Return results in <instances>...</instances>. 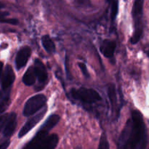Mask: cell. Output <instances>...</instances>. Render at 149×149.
<instances>
[{"label":"cell","mask_w":149,"mask_h":149,"mask_svg":"<svg viewBox=\"0 0 149 149\" xmlns=\"http://www.w3.org/2000/svg\"><path fill=\"white\" fill-rule=\"evenodd\" d=\"M1 23H9V24H12V25H17L18 24V20L17 19L15 18H4L3 20H0Z\"/></svg>","instance_id":"obj_23"},{"label":"cell","mask_w":149,"mask_h":149,"mask_svg":"<svg viewBox=\"0 0 149 149\" xmlns=\"http://www.w3.org/2000/svg\"><path fill=\"white\" fill-rule=\"evenodd\" d=\"M10 144V141H6L1 144H0V149H7Z\"/></svg>","instance_id":"obj_24"},{"label":"cell","mask_w":149,"mask_h":149,"mask_svg":"<svg viewBox=\"0 0 149 149\" xmlns=\"http://www.w3.org/2000/svg\"><path fill=\"white\" fill-rule=\"evenodd\" d=\"M33 67H34L35 71H36V77H37L39 84L43 86L47 80L48 77L47 71V68L45 64L42 63V61L36 58L34 61Z\"/></svg>","instance_id":"obj_9"},{"label":"cell","mask_w":149,"mask_h":149,"mask_svg":"<svg viewBox=\"0 0 149 149\" xmlns=\"http://www.w3.org/2000/svg\"><path fill=\"white\" fill-rule=\"evenodd\" d=\"M60 121V116L57 114H52L51 116H49L48 117V119H47L46 122L44 123V125H42V127H44L45 128L47 129L48 130L50 131Z\"/></svg>","instance_id":"obj_18"},{"label":"cell","mask_w":149,"mask_h":149,"mask_svg":"<svg viewBox=\"0 0 149 149\" xmlns=\"http://www.w3.org/2000/svg\"><path fill=\"white\" fill-rule=\"evenodd\" d=\"M47 106L46 107H44L43 109L41 111H39L37 113L33 115V116H31V118H29V120L25 123V125L22 127V128L20 129V132L18 133V137L19 138H22V137L25 136L29 131L31 130L33 128V127L36 126L42 119L45 116V113H47Z\"/></svg>","instance_id":"obj_5"},{"label":"cell","mask_w":149,"mask_h":149,"mask_svg":"<svg viewBox=\"0 0 149 149\" xmlns=\"http://www.w3.org/2000/svg\"><path fill=\"white\" fill-rule=\"evenodd\" d=\"M116 47V43L114 41L106 39L103 41L100 45V52L107 58H111L113 56Z\"/></svg>","instance_id":"obj_12"},{"label":"cell","mask_w":149,"mask_h":149,"mask_svg":"<svg viewBox=\"0 0 149 149\" xmlns=\"http://www.w3.org/2000/svg\"><path fill=\"white\" fill-rule=\"evenodd\" d=\"M71 94L74 99L87 104H92L101 100V97L99 93L93 89L83 87L79 89H72Z\"/></svg>","instance_id":"obj_3"},{"label":"cell","mask_w":149,"mask_h":149,"mask_svg":"<svg viewBox=\"0 0 149 149\" xmlns=\"http://www.w3.org/2000/svg\"><path fill=\"white\" fill-rule=\"evenodd\" d=\"M79 67L81 69V71L82 72V74H84V77H87V78H89L90 77V74H89V71L87 70V65L84 63H79Z\"/></svg>","instance_id":"obj_22"},{"label":"cell","mask_w":149,"mask_h":149,"mask_svg":"<svg viewBox=\"0 0 149 149\" xmlns=\"http://www.w3.org/2000/svg\"><path fill=\"white\" fill-rule=\"evenodd\" d=\"M131 130H132V120L130 119L127 121L126 125L121 133L119 141H118L117 149H125V146L130 136Z\"/></svg>","instance_id":"obj_10"},{"label":"cell","mask_w":149,"mask_h":149,"mask_svg":"<svg viewBox=\"0 0 149 149\" xmlns=\"http://www.w3.org/2000/svg\"><path fill=\"white\" fill-rule=\"evenodd\" d=\"M144 1L142 0L135 1L133 4L132 10V15L135 22V32L131 38V43L135 45L141 39L143 34L142 17L143 8Z\"/></svg>","instance_id":"obj_2"},{"label":"cell","mask_w":149,"mask_h":149,"mask_svg":"<svg viewBox=\"0 0 149 149\" xmlns=\"http://www.w3.org/2000/svg\"><path fill=\"white\" fill-rule=\"evenodd\" d=\"M15 79V73L10 65H7L5 67L1 79V89L2 91H8L10 90L12 84Z\"/></svg>","instance_id":"obj_7"},{"label":"cell","mask_w":149,"mask_h":149,"mask_svg":"<svg viewBox=\"0 0 149 149\" xmlns=\"http://www.w3.org/2000/svg\"><path fill=\"white\" fill-rule=\"evenodd\" d=\"M97 149H109V141H108L107 137H106L105 133L102 134L101 137H100V142H99Z\"/></svg>","instance_id":"obj_19"},{"label":"cell","mask_w":149,"mask_h":149,"mask_svg":"<svg viewBox=\"0 0 149 149\" xmlns=\"http://www.w3.org/2000/svg\"><path fill=\"white\" fill-rule=\"evenodd\" d=\"M31 54V50L29 47H23L17 52L15 58V66L17 70H20L27 63Z\"/></svg>","instance_id":"obj_8"},{"label":"cell","mask_w":149,"mask_h":149,"mask_svg":"<svg viewBox=\"0 0 149 149\" xmlns=\"http://www.w3.org/2000/svg\"><path fill=\"white\" fill-rule=\"evenodd\" d=\"M47 102V97L42 94H38L33 96L26 101L23 108V113L25 116H32L36 113L45 106Z\"/></svg>","instance_id":"obj_4"},{"label":"cell","mask_w":149,"mask_h":149,"mask_svg":"<svg viewBox=\"0 0 149 149\" xmlns=\"http://www.w3.org/2000/svg\"><path fill=\"white\" fill-rule=\"evenodd\" d=\"M3 7H4V4H3L2 2H1V1H0V10H1V9H2Z\"/></svg>","instance_id":"obj_27"},{"label":"cell","mask_w":149,"mask_h":149,"mask_svg":"<svg viewBox=\"0 0 149 149\" xmlns=\"http://www.w3.org/2000/svg\"><path fill=\"white\" fill-rule=\"evenodd\" d=\"M9 115L10 114H8V113H4V114L0 116V132L5 127L6 123L7 122V119H8Z\"/></svg>","instance_id":"obj_21"},{"label":"cell","mask_w":149,"mask_h":149,"mask_svg":"<svg viewBox=\"0 0 149 149\" xmlns=\"http://www.w3.org/2000/svg\"><path fill=\"white\" fill-rule=\"evenodd\" d=\"M146 53H147V55H148V58H149V49H148V51H147V52H146Z\"/></svg>","instance_id":"obj_28"},{"label":"cell","mask_w":149,"mask_h":149,"mask_svg":"<svg viewBox=\"0 0 149 149\" xmlns=\"http://www.w3.org/2000/svg\"><path fill=\"white\" fill-rule=\"evenodd\" d=\"M17 127V115L15 113H11L9 115L8 119L3 130V135L5 138H10L14 133Z\"/></svg>","instance_id":"obj_11"},{"label":"cell","mask_w":149,"mask_h":149,"mask_svg":"<svg viewBox=\"0 0 149 149\" xmlns=\"http://www.w3.org/2000/svg\"><path fill=\"white\" fill-rule=\"evenodd\" d=\"M42 44L48 53H54L55 52V45L53 41L48 35H45L42 38Z\"/></svg>","instance_id":"obj_17"},{"label":"cell","mask_w":149,"mask_h":149,"mask_svg":"<svg viewBox=\"0 0 149 149\" xmlns=\"http://www.w3.org/2000/svg\"><path fill=\"white\" fill-rule=\"evenodd\" d=\"M131 120L132 130L125 149H138L144 138L147 137L146 125L142 114L137 110L132 112Z\"/></svg>","instance_id":"obj_1"},{"label":"cell","mask_w":149,"mask_h":149,"mask_svg":"<svg viewBox=\"0 0 149 149\" xmlns=\"http://www.w3.org/2000/svg\"><path fill=\"white\" fill-rule=\"evenodd\" d=\"M118 10H119V1H113L111 4V18L112 21L116 19Z\"/></svg>","instance_id":"obj_20"},{"label":"cell","mask_w":149,"mask_h":149,"mask_svg":"<svg viewBox=\"0 0 149 149\" xmlns=\"http://www.w3.org/2000/svg\"><path fill=\"white\" fill-rule=\"evenodd\" d=\"M58 143V137L56 134L48 136L42 143L35 149H55Z\"/></svg>","instance_id":"obj_14"},{"label":"cell","mask_w":149,"mask_h":149,"mask_svg":"<svg viewBox=\"0 0 149 149\" xmlns=\"http://www.w3.org/2000/svg\"><path fill=\"white\" fill-rule=\"evenodd\" d=\"M10 103V90L0 93V114L4 113Z\"/></svg>","instance_id":"obj_16"},{"label":"cell","mask_w":149,"mask_h":149,"mask_svg":"<svg viewBox=\"0 0 149 149\" xmlns=\"http://www.w3.org/2000/svg\"><path fill=\"white\" fill-rule=\"evenodd\" d=\"M36 74L35 71L34 67L30 66L26 71V73L23 75V82L26 84V86H31L36 82Z\"/></svg>","instance_id":"obj_15"},{"label":"cell","mask_w":149,"mask_h":149,"mask_svg":"<svg viewBox=\"0 0 149 149\" xmlns=\"http://www.w3.org/2000/svg\"><path fill=\"white\" fill-rule=\"evenodd\" d=\"M108 96H109V101H110L111 106L112 112L118 116L119 111L118 109L116 89H115V86L113 84H110L108 87Z\"/></svg>","instance_id":"obj_13"},{"label":"cell","mask_w":149,"mask_h":149,"mask_svg":"<svg viewBox=\"0 0 149 149\" xmlns=\"http://www.w3.org/2000/svg\"><path fill=\"white\" fill-rule=\"evenodd\" d=\"M2 74H3V63L0 62V81H1Z\"/></svg>","instance_id":"obj_26"},{"label":"cell","mask_w":149,"mask_h":149,"mask_svg":"<svg viewBox=\"0 0 149 149\" xmlns=\"http://www.w3.org/2000/svg\"><path fill=\"white\" fill-rule=\"evenodd\" d=\"M7 15H9L8 12H1L0 11V20H3V19L5 18V17H7Z\"/></svg>","instance_id":"obj_25"},{"label":"cell","mask_w":149,"mask_h":149,"mask_svg":"<svg viewBox=\"0 0 149 149\" xmlns=\"http://www.w3.org/2000/svg\"><path fill=\"white\" fill-rule=\"evenodd\" d=\"M49 132V131L47 129L42 126L41 129L36 132L35 136L28 143L26 144L23 149H35L47 138Z\"/></svg>","instance_id":"obj_6"}]
</instances>
